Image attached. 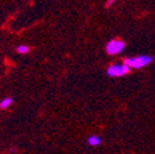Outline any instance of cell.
<instances>
[{"instance_id": "1", "label": "cell", "mask_w": 155, "mask_h": 154, "mask_svg": "<svg viewBox=\"0 0 155 154\" xmlns=\"http://www.w3.org/2000/svg\"><path fill=\"white\" fill-rule=\"evenodd\" d=\"M153 61L154 59L151 55H137V57H132V58H126L124 63L132 69H139L149 65Z\"/></svg>"}, {"instance_id": "2", "label": "cell", "mask_w": 155, "mask_h": 154, "mask_svg": "<svg viewBox=\"0 0 155 154\" xmlns=\"http://www.w3.org/2000/svg\"><path fill=\"white\" fill-rule=\"evenodd\" d=\"M129 72V67L123 63V64H113L111 67H108V69L106 70V74L111 78H117V76H123L126 74H128Z\"/></svg>"}, {"instance_id": "3", "label": "cell", "mask_w": 155, "mask_h": 154, "mask_svg": "<svg viewBox=\"0 0 155 154\" xmlns=\"http://www.w3.org/2000/svg\"><path fill=\"white\" fill-rule=\"evenodd\" d=\"M126 47V43L123 41H120V40H111L107 45H106V52L111 55H114V54H118L121 53Z\"/></svg>"}, {"instance_id": "4", "label": "cell", "mask_w": 155, "mask_h": 154, "mask_svg": "<svg viewBox=\"0 0 155 154\" xmlns=\"http://www.w3.org/2000/svg\"><path fill=\"white\" fill-rule=\"evenodd\" d=\"M87 144L90 147H97L101 144V138L97 137V136H90L87 138Z\"/></svg>"}, {"instance_id": "5", "label": "cell", "mask_w": 155, "mask_h": 154, "mask_svg": "<svg viewBox=\"0 0 155 154\" xmlns=\"http://www.w3.org/2000/svg\"><path fill=\"white\" fill-rule=\"evenodd\" d=\"M12 105V98H5L0 101V109L2 110H6L8 107H10Z\"/></svg>"}, {"instance_id": "6", "label": "cell", "mask_w": 155, "mask_h": 154, "mask_svg": "<svg viewBox=\"0 0 155 154\" xmlns=\"http://www.w3.org/2000/svg\"><path fill=\"white\" fill-rule=\"evenodd\" d=\"M16 51H17V53H20V54H26V53L30 52V47L25 46V45H20V46L16 47Z\"/></svg>"}, {"instance_id": "7", "label": "cell", "mask_w": 155, "mask_h": 154, "mask_svg": "<svg viewBox=\"0 0 155 154\" xmlns=\"http://www.w3.org/2000/svg\"><path fill=\"white\" fill-rule=\"evenodd\" d=\"M114 2H116V0H108V2L106 3V8H110V6H111V5H112Z\"/></svg>"}]
</instances>
